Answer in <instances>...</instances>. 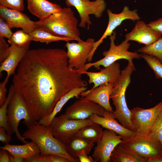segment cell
<instances>
[{
    "instance_id": "83f0119b",
    "label": "cell",
    "mask_w": 162,
    "mask_h": 162,
    "mask_svg": "<svg viewBox=\"0 0 162 162\" xmlns=\"http://www.w3.org/2000/svg\"><path fill=\"white\" fill-rule=\"evenodd\" d=\"M32 41L29 34L22 29L18 30L13 33L8 42L10 45H13L21 47H29Z\"/></svg>"
},
{
    "instance_id": "7a4b0ae2",
    "label": "cell",
    "mask_w": 162,
    "mask_h": 162,
    "mask_svg": "<svg viewBox=\"0 0 162 162\" xmlns=\"http://www.w3.org/2000/svg\"><path fill=\"white\" fill-rule=\"evenodd\" d=\"M36 28L46 31L59 37L68 38L78 42L83 40L80 38L78 22L74 13L69 7L62 8L47 18L35 22Z\"/></svg>"
},
{
    "instance_id": "b9f144b4",
    "label": "cell",
    "mask_w": 162,
    "mask_h": 162,
    "mask_svg": "<svg viewBox=\"0 0 162 162\" xmlns=\"http://www.w3.org/2000/svg\"><path fill=\"white\" fill-rule=\"evenodd\" d=\"M0 149V162H10L8 152L5 149Z\"/></svg>"
},
{
    "instance_id": "7bdbcfd3",
    "label": "cell",
    "mask_w": 162,
    "mask_h": 162,
    "mask_svg": "<svg viewBox=\"0 0 162 162\" xmlns=\"http://www.w3.org/2000/svg\"><path fill=\"white\" fill-rule=\"evenodd\" d=\"M9 158L10 162H25V159L18 157L14 156L10 154Z\"/></svg>"
},
{
    "instance_id": "4fadbf2b",
    "label": "cell",
    "mask_w": 162,
    "mask_h": 162,
    "mask_svg": "<svg viewBox=\"0 0 162 162\" xmlns=\"http://www.w3.org/2000/svg\"><path fill=\"white\" fill-rule=\"evenodd\" d=\"M122 138L112 130H104L101 139L96 143L92 156L96 162H110L114 148L120 143Z\"/></svg>"
},
{
    "instance_id": "2e32d148",
    "label": "cell",
    "mask_w": 162,
    "mask_h": 162,
    "mask_svg": "<svg viewBox=\"0 0 162 162\" xmlns=\"http://www.w3.org/2000/svg\"><path fill=\"white\" fill-rule=\"evenodd\" d=\"M76 70L81 74H86L89 77L88 83H94V86L91 89L105 83H114L119 77L121 72L120 64L116 62L102 68L99 72Z\"/></svg>"
},
{
    "instance_id": "d590c367",
    "label": "cell",
    "mask_w": 162,
    "mask_h": 162,
    "mask_svg": "<svg viewBox=\"0 0 162 162\" xmlns=\"http://www.w3.org/2000/svg\"><path fill=\"white\" fill-rule=\"evenodd\" d=\"M9 79V78L6 77L4 80L0 83V106L4 103L7 98L6 85Z\"/></svg>"
},
{
    "instance_id": "277c9868",
    "label": "cell",
    "mask_w": 162,
    "mask_h": 162,
    "mask_svg": "<svg viewBox=\"0 0 162 162\" xmlns=\"http://www.w3.org/2000/svg\"><path fill=\"white\" fill-rule=\"evenodd\" d=\"M135 70L133 63L128 62L127 65L121 71L119 77L114 83L110 97L115 108L113 112L115 118L124 128L134 131L135 129L131 121V113L126 103L125 94L130 82L131 76Z\"/></svg>"
},
{
    "instance_id": "7402d4cb",
    "label": "cell",
    "mask_w": 162,
    "mask_h": 162,
    "mask_svg": "<svg viewBox=\"0 0 162 162\" xmlns=\"http://www.w3.org/2000/svg\"><path fill=\"white\" fill-rule=\"evenodd\" d=\"M0 148L7 150L12 156L25 159L40 154L39 148L34 142L31 141L22 145H11L8 143L4 146H0Z\"/></svg>"
},
{
    "instance_id": "8992f818",
    "label": "cell",
    "mask_w": 162,
    "mask_h": 162,
    "mask_svg": "<svg viewBox=\"0 0 162 162\" xmlns=\"http://www.w3.org/2000/svg\"><path fill=\"white\" fill-rule=\"evenodd\" d=\"M8 123L12 134H15L17 139L25 144L28 142L20 133L19 125L20 121L27 126L38 124L34 118L26 102L21 94L14 88L8 107Z\"/></svg>"
},
{
    "instance_id": "5b68a950",
    "label": "cell",
    "mask_w": 162,
    "mask_h": 162,
    "mask_svg": "<svg viewBox=\"0 0 162 162\" xmlns=\"http://www.w3.org/2000/svg\"><path fill=\"white\" fill-rule=\"evenodd\" d=\"M118 145L136 156L146 160L162 158V145L149 134L136 133L123 139Z\"/></svg>"
},
{
    "instance_id": "ac0fdd59",
    "label": "cell",
    "mask_w": 162,
    "mask_h": 162,
    "mask_svg": "<svg viewBox=\"0 0 162 162\" xmlns=\"http://www.w3.org/2000/svg\"><path fill=\"white\" fill-rule=\"evenodd\" d=\"M114 83H107L101 85L92 89L82 92L80 94L91 101L98 104L106 110L113 112L110 99Z\"/></svg>"
},
{
    "instance_id": "603a6c76",
    "label": "cell",
    "mask_w": 162,
    "mask_h": 162,
    "mask_svg": "<svg viewBox=\"0 0 162 162\" xmlns=\"http://www.w3.org/2000/svg\"><path fill=\"white\" fill-rule=\"evenodd\" d=\"M65 144L70 155L74 158L78 159V155L82 152L89 154L94 146V143L84 139L74 136Z\"/></svg>"
},
{
    "instance_id": "8fae6325",
    "label": "cell",
    "mask_w": 162,
    "mask_h": 162,
    "mask_svg": "<svg viewBox=\"0 0 162 162\" xmlns=\"http://www.w3.org/2000/svg\"><path fill=\"white\" fill-rule=\"evenodd\" d=\"M162 110V101L149 109L136 107L130 110L131 121L135 132L148 134Z\"/></svg>"
},
{
    "instance_id": "ba28073f",
    "label": "cell",
    "mask_w": 162,
    "mask_h": 162,
    "mask_svg": "<svg viewBox=\"0 0 162 162\" xmlns=\"http://www.w3.org/2000/svg\"><path fill=\"white\" fill-rule=\"evenodd\" d=\"M93 123L90 118L70 119L64 114L58 117L55 116L49 126L53 136L65 143L74 136L81 128Z\"/></svg>"
},
{
    "instance_id": "9c48e42d",
    "label": "cell",
    "mask_w": 162,
    "mask_h": 162,
    "mask_svg": "<svg viewBox=\"0 0 162 162\" xmlns=\"http://www.w3.org/2000/svg\"><path fill=\"white\" fill-rule=\"evenodd\" d=\"M68 6H73L77 10L80 19L79 26L89 29L92 24L90 16L94 15L97 18L101 17L106 8L104 0H66Z\"/></svg>"
},
{
    "instance_id": "74e56055",
    "label": "cell",
    "mask_w": 162,
    "mask_h": 162,
    "mask_svg": "<svg viewBox=\"0 0 162 162\" xmlns=\"http://www.w3.org/2000/svg\"><path fill=\"white\" fill-rule=\"evenodd\" d=\"M11 135L4 128L0 127V140L2 142L5 144L9 143L12 139Z\"/></svg>"
},
{
    "instance_id": "30bf717a",
    "label": "cell",
    "mask_w": 162,
    "mask_h": 162,
    "mask_svg": "<svg viewBox=\"0 0 162 162\" xmlns=\"http://www.w3.org/2000/svg\"><path fill=\"white\" fill-rule=\"evenodd\" d=\"M94 39L88 38L78 43L67 42L68 67L71 69L80 70L85 66L92 51L95 42Z\"/></svg>"
},
{
    "instance_id": "9a60e30c",
    "label": "cell",
    "mask_w": 162,
    "mask_h": 162,
    "mask_svg": "<svg viewBox=\"0 0 162 162\" xmlns=\"http://www.w3.org/2000/svg\"><path fill=\"white\" fill-rule=\"evenodd\" d=\"M0 16L11 28H20L29 34L37 28L35 22L31 20L26 14L2 5H0Z\"/></svg>"
},
{
    "instance_id": "d4e9b609",
    "label": "cell",
    "mask_w": 162,
    "mask_h": 162,
    "mask_svg": "<svg viewBox=\"0 0 162 162\" xmlns=\"http://www.w3.org/2000/svg\"><path fill=\"white\" fill-rule=\"evenodd\" d=\"M101 126L99 124L94 123L87 125L80 129L74 136L97 143L103 135L104 130Z\"/></svg>"
},
{
    "instance_id": "60d3db41",
    "label": "cell",
    "mask_w": 162,
    "mask_h": 162,
    "mask_svg": "<svg viewBox=\"0 0 162 162\" xmlns=\"http://www.w3.org/2000/svg\"><path fill=\"white\" fill-rule=\"evenodd\" d=\"M50 162H70L68 159L58 155L49 154Z\"/></svg>"
},
{
    "instance_id": "f546056e",
    "label": "cell",
    "mask_w": 162,
    "mask_h": 162,
    "mask_svg": "<svg viewBox=\"0 0 162 162\" xmlns=\"http://www.w3.org/2000/svg\"><path fill=\"white\" fill-rule=\"evenodd\" d=\"M136 52L154 56L162 64V37L152 44L139 48Z\"/></svg>"
},
{
    "instance_id": "484cf974",
    "label": "cell",
    "mask_w": 162,
    "mask_h": 162,
    "mask_svg": "<svg viewBox=\"0 0 162 162\" xmlns=\"http://www.w3.org/2000/svg\"><path fill=\"white\" fill-rule=\"evenodd\" d=\"M147 162L118 145L113 150L110 162Z\"/></svg>"
},
{
    "instance_id": "1f68e13d",
    "label": "cell",
    "mask_w": 162,
    "mask_h": 162,
    "mask_svg": "<svg viewBox=\"0 0 162 162\" xmlns=\"http://www.w3.org/2000/svg\"><path fill=\"white\" fill-rule=\"evenodd\" d=\"M148 134L156 138L162 145V110L153 124Z\"/></svg>"
},
{
    "instance_id": "6da1fadb",
    "label": "cell",
    "mask_w": 162,
    "mask_h": 162,
    "mask_svg": "<svg viewBox=\"0 0 162 162\" xmlns=\"http://www.w3.org/2000/svg\"><path fill=\"white\" fill-rule=\"evenodd\" d=\"M68 59L63 49L28 50L18 66L13 85L38 122L51 113L64 94L87 85L81 74L68 67Z\"/></svg>"
},
{
    "instance_id": "836d02e7",
    "label": "cell",
    "mask_w": 162,
    "mask_h": 162,
    "mask_svg": "<svg viewBox=\"0 0 162 162\" xmlns=\"http://www.w3.org/2000/svg\"><path fill=\"white\" fill-rule=\"evenodd\" d=\"M10 46L7 43L4 38L0 37V62L4 61L8 56Z\"/></svg>"
},
{
    "instance_id": "e575fe53",
    "label": "cell",
    "mask_w": 162,
    "mask_h": 162,
    "mask_svg": "<svg viewBox=\"0 0 162 162\" xmlns=\"http://www.w3.org/2000/svg\"><path fill=\"white\" fill-rule=\"evenodd\" d=\"M13 33L11 28L2 18H0V37L10 39Z\"/></svg>"
},
{
    "instance_id": "ab89813d",
    "label": "cell",
    "mask_w": 162,
    "mask_h": 162,
    "mask_svg": "<svg viewBox=\"0 0 162 162\" xmlns=\"http://www.w3.org/2000/svg\"><path fill=\"white\" fill-rule=\"evenodd\" d=\"M88 155L85 152H82L78 155V159L81 162H96L92 156Z\"/></svg>"
},
{
    "instance_id": "5bb4252c",
    "label": "cell",
    "mask_w": 162,
    "mask_h": 162,
    "mask_svg": "<svg viewBox=\"0 0 162 162\" xmlns=\"http://www.w3.org/2000/svg\"><path fill=\"white\" fill-rule=\"evenodd\" d=\"M105 110L98 104L83 97L76 100L68 107L64 114L70 119H85L94 114L103 117Z\"/></svg>"
},
{
    "instance_id": "4316f807",
    "label": "cell",
    "mask_w": 162,
    "mask_h": 162,
    "mask_svg": "<svg viewBox=\"0 0 162 162\" xmlns=\"http://www.w3.org/2000/svg\"><path fill=\"white\" fill-rule=\"evenodd\" d=\"M29 34L32 41L46 44L58 41H64L67 42L74 40L70 38L55 36L46 31L39 28H36Z\"/></svg>"
},
{
    "instance_id": "3957f363",
    "label": "cell",
    "mask_w": 162,
    "mask_h": 162,
    "mask_svg": "<svg viewBox=\"0 0 162 162\" xmlns=\"http://www.w3.org/2000/svg\"><path fill=\"white\" fill-rule=\"evenodd\" d=\"M28 129L22 135L37 146L42 155L53 154L69 160L70 162H79L78 159L71 157L66 150L65 143L52 134L49 126L38 124L27 126Z\"/></svg>"
},
{
    "instance_id": "d6986e66",
    "label": "cell",
    "mask_w": 162,
    "mask_h": 162,
    "mask_svg": "<svg viewBox=\"0 0 162 162\" xmlns=\"http://www.w3.org/2000/svg\"><path fill=\"white\" fill-rule=\"evenodd\" d=\"M94 123L99 124L106 129L111 130L120 135L122 139L132 136L136 132L129 130L123 127L115 118L113 112L105 110L103 116L93 114L89 118Z\"/></svg>"
},
{
    "instance_id": "e0dca14e",
    "label": "cell",
    "mask_w": 162,
    "mask_h": 162,
    "mask_svg": "<svg viewBox=\"0 0 162 162\" xmlns=\"http://www.w3.org/2000/svg\"><path fill=\"white\" fill-rule=\"evenodd\" d=\"M162 34L144 21L139 20H137L132 30L125 35V39L128 41H134L148 46L158 40Z\"/></svg>"
},
{
    "instance_id": "7c38bea8",
    "label": "cell",
    "mask_w": 162,
    "mask_h": 162,
    "mask_svg": "<svg viewBox=\"0 0 162 162\" xmlns=\"http://www.w3.org/2000/svg\"><path fill=\"white\" fill-rule=\"evenodd\" d=\"M107 12L109 17L107 27L100 39L94 43L93 50L88 60L89 62L92 61L94 52L99 46L103 42L104 40L107 37L111 36L115 28L120 26L123 21L127 19L133 21L138 20L140 19V17L137 13V10H130L127 6H124L122 11L118 14L114 13L109 9L107 10Z\"/></svg>"
},
{
    "instance_id": "44dd1931",
    "label": "cell",
    "mask_w": 162,
    "mask_h": 162,
    "mask_svg": "<svg viewBox=\"0 0 162 162\" xmlns=\"http://www.w3.org/2000/svg\"><path fill=\"white\" fill-rule=\"evenodd\" d=\"M27 2L29 12L39 20L44 19L62 8L59 5L47 0H27Z\"/></svg>"
},
{
    "instance_id": "ffe728a7",
    "label": "cell",
    "mask_w": 162,
    "mask_h": 162,
    "mask_svg": "<svg viewBox=\"0 0 162 162\" xmlns=\"http://www.w3.org/2000/svg\"><path fill=\"white\" fill-rule=\"evenodd\" d=\"M28 50L29 47H21L11 45L8 56L1 63L0 74L5 71L7 72L6 77L9 78L10 76L14 74L15 69Z\"/></svg>"
},
{
    "instance_id": "8d00e7d4",
    "label": "cell",
    "mask_w": 162,
    "mask_h": 162,
    "mask_svg": "<svg viewBox=\"0 0 162 162\" xmlns=\"http://www.w3.org/2000/svg\"><path fill=\"white\" fill-rule=\"evenodd\" d=\"M27 162H50L49 154L42 155L40 154L25 159Z\"/></svg>"
},
{
    "instance_id": "d6a6232c",
    "label": "cell",
    "mask_w": 162,
    "mask_h": 162,
    "mask_svg": "<svg viewBox=\"0 0 162 162\" xmlns=\"http://www.w3.org/2000/svg\"><path fill=\"white\" fill-rule=\"evenodd\" d=\"M0 4L8 8L20 11L24 9V0H0Z\"/></svg>"
},
{
    "instance_id": "52a82bcc",
    "label": "cell",
    "mask_w": 162,
    "mask_h": 162,
    "mask_svg": "<svg viewBox=\"0 0 162 162\" xmlns=\"http://www.w3.org/2000/svg\"><path fill=\"white\" fill-rule=\"evenodd\" d=\"M116 35V32L114 31L110 36V47L108 51L103 52V55L104 56V58L93 63L86 64L83 68L77 70L78 71H87L92 66L98 70H100V66L105 68L118 60L125 59L128 60V62L133 63V59H138L140 58V54L137 52H133L128 51L130 44L125 39L120 44L116 45L115 43Z\"/></svg>"
},
{
    "instance_id": "4dcf8cb0",
    "label": "cell",
    "mask_w": 162,
    "mask_h": 162,
    "mask_svg": "<svg viewBox=\"0 0 162 162\" xmlns=\"http://www.w3.org/2000/svg\"><path fill=\"white\" fill-rule=\"evenodd\" d=\"M141 57L147 62L154 72L157 79H162V64L156 57L146 54H140Z\"/></svg>"
},
{
    "instance_id": "ee69618b",
    "label": "cell",
    "mask_w": 162,
    "mask_h": 162,
    "mask_svg": "<svg viewBox=\"0 0 162 162\" xmlns=\"http://www.w3.org/2000/svg\"><path fill=\"white\" fill-rule=\"evenodd\" d=\"M148 162H162V158L158 159L151 160H148Z\"/></svg>"
},
{
    "instance_id": "cb8c5ba5",
    "label": "cell",
    "mask_w": 162,
    "mask_h": 162,
    "mask_svg": "<svg viewBox=\"0 0 162 162\" xmlns=\"http://www.w3.org/2000/svg\"><path fill=\"white\" fill-rule=\"evenodd\" d=\"M87 89L86 87L76 88L72 89L64 94L60 98L56 103L52 112L47 116L44 117L38 121L40 124L49 126L53 118L58 113L64 104L70 99L80 95L82 92Z\"/></svg>"
},
{
    "instance_id": "f1b7e54d",
    "label": "cell",
    "mask_w": 162,
    "mask_h": 162,
    "mask_svg": "<svg viewBox=\"0 0 162 162\" xmlns=\"http://www.w3.org/2000/svg\"><path fill=\"white\" fill-rule=\"evenodd\" d=\"M14 89V87L12 85L9 90L8 94L6 100L3 104L0 106V127L4 128L9 134H12L9 125L7 116L8 106L12 94Z\"/></svg>"
},
{
    "instance_id": "f35d334b",
    "label": "cell",
    "mask_w": 162,
    "mask_h": 162,
    "mask_svg": "<svg viewBox=\"0 0 162 162\" xmlns=\"http://www.w3.org/2000/svg\"><path fill=\"white\" fill-rule=\"evenodd\" d=\"M148 24L152 29L162 34V18L151 21Z\"/></svg>"
}]
</instances>
